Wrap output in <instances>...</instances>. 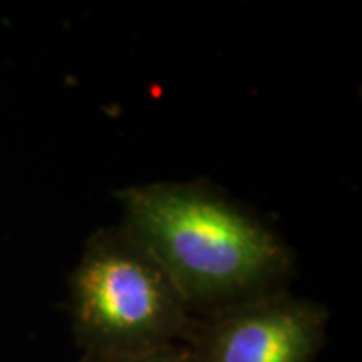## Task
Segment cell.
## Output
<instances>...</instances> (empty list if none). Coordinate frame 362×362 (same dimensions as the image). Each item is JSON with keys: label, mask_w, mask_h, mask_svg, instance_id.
<instances>
[{"label": "cell", "mask_w": 362, "mask_h": 362, "mask_svg": "<svg viewBox=\"0 0 362 362\" xmlns=\"http://www.w3.org/2000/svg\"><path fill=\"white\" fill-rule=\"evenodd\" d=\"M115 195L121 226L157 259L195 318L288 290L292 247L209 181L141 183Z\"/></svg>", "instance_id": "obj_1"}, {"label": "cell", "mask_w": 362, "mask_h": 362, "mask_svg": "<svg viewBox=\"0 0 362 362\" xmlns=\"http://www.w3.org/2000/svg\"><path fill=\"white\" fill-rule=\"evenodd\" d=\"M69 312L78 349L95 356L185 344L195 324L168 274L121 223L87 240L69 278Z\"/></svg>", "instance_id": "obj_2"}, {"label": "cell", "mask_w": 362, "mask_h": 362, "mask_svg": "<svg viewBox=\"0 0 362 362\" xmlns=\"http://www.w3.org/2000/svg\"><path fill=\"white\" fill-rule=\"evenodd\" d=\"M328 318L322 304L282 290L195 318L185 344L197 362H314Z\"/></svg>", "instance_id": "obj_3"}, {"label": "cell", "mask_w": 362, "mask_h": 362, "mask_svg": "<svg viewBox=\"0 0 362 362\" xmlns=\"http://www.w3.org/2000/svg\"><path fill=\"white\" fill-rule=\"evenodd\" d=\"M81 362H197V356L189 344H168L156 350H145L135 354H113V356H95L83 354Z\"/></svg>", "instance_id": "obj_4"}]
</instances>
